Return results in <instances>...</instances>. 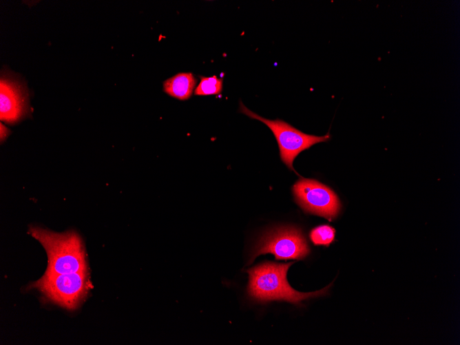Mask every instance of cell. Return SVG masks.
Listing matches in <instances>:
<instances>
[{
  "label": "cell",
  "instance_id": "9c48e42d",
  "mask_svg": "<svg viewBox=\"0 0 460 345\" xmlns=\"http://www.w3.org/2000/svg\"><path fill=\"white\" fill-rule=\"evenodd\" d=\"M200 82L195 90L197 96L218 95L221 93L223 87V79L216 76L205 77L199 76Z\"/></svg>",
  "mask_w": 460,
  "mask_h": 345
},
{
  "label": "cell",
  "instance_id": "3957f363",
  "mask_svg": "<svg viewBox=\"0 0 460 345\" xmlns=\"http://www.w3.org/2000/svg\"><path fill=\"white\" fill-rule=\"evenodd\" d=\"M41 292L49 302L67 310L76 309L90 289L88 272L44 274L30 285Z\"/></svg>",
  "mask_w": 460,
  "mask_h": 345
},
{
  "label": "cell",
  "instance_id": "6da1fadb",
  "mask_svg": "<svg viewBox=\"0 0 460 345\" xmlns=\"http://www.w3.org/2000/svg\"><path fill=\"white\" fill-rule=\"evenodd\" d=\"M29 233L46 251L48 266L44 274H62L87 271L84 244L79 234L69 230L56 233L30 226Z\"/></svg>",
  "mask_w": 460,
  "mask_h": 345
},
{
  "label": "cell",
  "instance_id": "277c9868",
  "mask_svg": "<svg viewBox=\"0 0 460 345\" xmlns=\"http://www.w3.org/2000/svg\"><path fill=\"white\" fill-rule=\"evenodd\" d=\"M239 112L252 119L262 122L272 131L278 144L282 161L297 174L293 167L296 156L313 145L326 142L331 138L329 132L322 136L310 135L303 133L282 120H269L263 118L248 109L242 101L239 103Z\"/></svg>",
  "mask_w": 460,
  "mask_h": 345
},
{
  "label": "cell",
  "instance_id": "5b68a950",
  "mask_svg": "<svg viewBox=\"0 0 460 345\" xmlns=\"http://www.w3.org/2000/svg\"><path fill=\"white\" fill-rule=\"evenodd\" d=\"M310 249L301 230L280 227L264 233L255 244L250 262L262 254L272 253L276 260H302Z\"/></svg>",
  "mask_w": 460,
  "mask_h": 345
},
{
  "label": "cell",
  "instance_id": "52a82bcc",
  "mask_svg": "<svg viewBox=\"0 0 460 345\" xmlns=\"http://www.w3.org/2000/svg\"><path fill=\"white\" fill-rule=\"evenodd\" d=\"M28 94L24 85L9 74H3L0 81V119L13 125L30 113Z\"/></svg>",
  "mask_w": 460,
  "mask_h": 345
},
{
  "label": "cell",
  "instance_id": "7a4b0ae2",
  "mask_svg": "<svg viewBox=\"0 0 460 345\" xmlns=\"http://www.w3.org/2000/svg\"><path fill=\"white\" fill-rule=\"evenodd\" d=\"M293 262L279 264L265 262L247 270L249 273L248 294L259 302L273 300L286 301L295 304L311 297L325 295L331 284L322 290L301 293L294 290L286 280V273Z\"/></svg>",
  "mask_w": 460,
  "mask_h": 345
},
{
  "label": "cell",
  "instance_id": "30bf717a",
  "mask_svg": "<svg viewBox=\"0 0 460 345\" xmlns=\"http://www.w3.org/2000/svg\"><path fill=\"white\" fill-rule=\"evenodd\" d=\"M335 230L328 225H321L311 230L310 238L315 245H329L335 238Z\"/></svg>",
  "mask_w": 460,
  "mask_h": 345
},
{
  "label": "cell",
  "instance_id": "8992f818",
  "mask_svg": "<svg viewBox=\"0 0 460 345\" xmlns=\"http://www.w3.org/2000/svg\"><path fill=\"white\" fill-rule=\"evenodd\" d=\"M293 192L297 204L306 212L332 220L340 210L335 192L317 180L301 178L293 185Z\"/></svg>",
  "mask_w": 460,
  "mask_h": 345
},
{
  "label": "cell",
  "instance_id": "ba28073f",
  "mask_svg": "<svg viewBox=\"0 0 460 345\" xmlns=\"http://www.w3.org/2000/svg\"><path fill=\"white\" fill-rule=\"evenodd\" d=\"M196 80L192 73L182 72L163 82V90L178 100L189 98L196 86Z\"/></svg>",
  "mask_w": 460,
  "mask_h": 345
},
{
  "label": "cell",
  "instance_id": "8fae6325",
  "mask_svg": "<svg viewBox=\"0 0 460 345\" xmlns=\"http://www.w3.org/2000/svg\"><path fill=\"white\" fill-rule=\"evenodd\" d=\"M10 131L1 123V141H3L9 136Z\"/></svg>",
  "mask_w": 460,
  "mask_h": 345
}]
</instances>
